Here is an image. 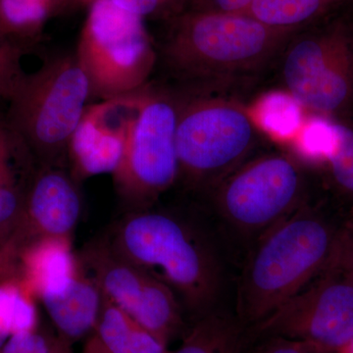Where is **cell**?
Listing matches in <instances>:
<instances>
[{"label":"cell","mask_w":353,"mask_h":353,"mask_svg":"<svg viewBox=\"0 0 353 353\" xmlns=\"http://www.w3.org/2000/svg\"><path fill=\"white\" fill-rule=\"evenodd\" d=\"M105 236L118 254L168 285L194 321L221 312L236 263L206 214L127 211Z\"/></svg>","instance_id":"1"},{"label":"cell","mask_w":353,"mask_h":353,"mask_svg":"<svg viewBox=\"0 0 353 353\" xmlns=\"http://www.w3.org/2000/svg\"><path fill=\"white\" fill-rule=\"evenodd\" d=\"M343 226L309 201L253 243L234 283V312L252 330L324 271Z\"/></svg>","instance_id":"2"},{"label":"cell","mask_w":353,"mask_h":353,"mask_svg":"<svg viewBox=\"0 0 353 353\" xmlns=\"http://www.w3.org/2000/svg\"><path fill=\"white\" fill-rule=\"evenodd\" d=\"M303 160L285 153L248 159L209 196L208 219L234 262L262 234L310 201Z\"/></svg>","instance_id":"3"},{"label":"cell","mask_w":353,"mask_h":353,"mask_svg":"<svg viewBox=\"0 0 353 353\" xmlns=\"http://www.w3.org/2000/svg\"><path fill=\"white\" fill-rule=\"evenodd\" d=\"M90 99V82L75 53L60 54L26 74L2 121L39 167H66L70 141Z\"/></svg>","instance_id":"4"},{"label":"cell","mask_w":353,"mask_h":353,"mask_svg":"<svg viewBox=\"0 0 353 353\" xmlns=\"http://www.w3.org/2000/svg\"><path fill=\"white\" fill-rule=\"evenodd\" d=\"M294 31L270 27L245 14L192 10L176 20L164 57L187 78L239 75L268 61Z\"/></svg>","instance_id":"5"},{"label":"cell","mask_w":353,"mask_h":353,"mask_svg":"<svg viewBox=\"0 0 353 353\" xmlns=\"http://www.w3.org/2000/svg\"><path fill=\"white\" fill-rule=\"evenodd\" d=\"M256 132L250 111L236 102L196 99L179 106V180L208 192L248 159Z\"/></svg>","instance_id":"6"},{"label":"cell","mask_w":353,"mask_h":353,"mask_svg":"<svg viewBox=\"0 0 353 353\" xmlns=\"http://www.w3.org/2000/svg\"><path fill=\"white\" fill-rule=\"evenodd\" d=\"M75 55L92 97L102 101L143 88L157 59L143 18L112 0H95L88 7Z\"/></svg>","instance_id":"7"},{"label":"cell","mask_w":353,"mask_h":353,"mask_svg":"<svg viewBox=\"0 0 353 353\" xmlns=\"http://www.w3.org/2000/svg\"><path fill=\"white\" fill-rule=\"evenodd\" d=\"M178 111L170 97L139 90L124 154L112 175L127 211L152 208L179 180Z\"/></svg>","instance_id":"8"},{"label":"cell","mask_w":353,"mask_h":353,"mask_svg":"<svg viewBox=\"0 0 353 353\" xmlns=\"http://www.w3.org/2000/svg\"><path fill=\"white\" fill-rule=\"evenodd\" d=\"M78 257L102 296L160 340L169 345L182 331L185 312L173 290L118 254L105 236L87 243Z\"/></svg>","instance_id":"9"},{"label":"cell","mask_w":353,"mask_h":353,"mask_svg":"<svg viewBox=\"0 0 353 353\" xmlns=\"http://www.w3.org/2000/svg\"><path fill=\"white\" fill-rule=\"evenodd\" d=\"M283 79L304 108L338 115L353 103V37L345 23L297 39L287 51Z\"/></svg>","instance_id":"10"},{"label":"cell","mask_w":353,"mask_h":353,"mask_svg":"<svg viewBox=\"0 0 353 353\" xmlns=\"http://www.w3.org/2000/svg\"><path fill=\"white\" fill-rule=\"evenodd\" d=\"M256 338L303 341L321 353H334L353 338V281L323 271L261 324Z\"/></svg>","instance_id":"11"},{"label":"cell","mask_w":353,"mask_h":353,"mask_svg":"<svg viewBox=\"0 0 353 353\" xmlns=\"http://www.w3.org/2000/svg\"><path fill=\"white\" fill-rule=\"evenodd\" d=\"M139 94V90L88 105L69 145V170L77 182L113 175L124 154Z\"/></svg>","instance_id":"12"},{"label":"cell","mask_w":353,"mask_h":353,"mask_svg":"<svg viewBox=\"0 0 353 353\" xmlns=\"http://www.w3.org/2000/svg\"><path fill=\"white\" fill-rule=\"evenodd\" d=\"M32 243L72 240L82 213L78 182L64 166H41L25 202Z\"/></svg>","instance_id":"13"},{"label":"cell","mask_w":353,"mask_h":353,"mask_svg":"<svg viewBox=\"0 0 353 353\" xmlns=\"http://www.w3.org/2000/svg\"><path fill=\"white\" fill-rule=\"evenodd\" d=\"M54 324L58 336L70 343L94 333L102 306L101 290L80 269L61 290L39 297Z\"/></svg>","instance_id":"14"},{"label":"cell","mask_w":353,"mask_h":353,"mask_svg":"<svg viewBox=\"0 0 353 353\" xmlns=\"http://www.w3.org/2000/svg\"><path fill=\"white\" fill-rule=\"evenodd\" d=\"M28 273L32 289L39 297L61 290L80 269L78 253L69 239H48L30 246Z\"/></svg>","instance_id":"15"},{"label":"cell","mask_w":353,"mask_h":353,"mask_svg":"<svg viewBox=\"0 0 353 353\" xmlns=\"http://www.w3.org/2000/svg\"><path fill=\"white\" fill-rule=\"evenodd\" d=\"M94 334L106 353H171L168 345L102 296Z\"/></svg>","instance_id":"16"},{"label":"cell","mask_w":353,"mask_h":353,"mask_svg":"<svg viewBox=\"0 0 353 353\" xmlns=\"http://www.w3.org/2000/svg\"><path fill=\"white\" fill-rule=\"evenodd\" d=\"M303 106L288 92L262 95L250 111L253 122L277 141L290 143L303 126Z\"/></svg>","instance_id":"17"},{"label":"cell","mask_w":353,"mask_h":353,"mask_svg":"<svg viewBox=\"0 0 353 353\" xmlns=\"http://www.w3.org/2000/svg\"><path fill=\"white\" fill-rule=\"evenodd\" d=\"M243 338L236 318L221 311L194 321L182 345L171 353H238Z\"/></svg>","instance_id":"18"},{"label":"cell","mask_w":353,"mask_h":353,"mask_svg":"<svg viewBox=\"0 0 353 353\" xmlns=\"http://www.w3.org/2000/svg\"><path fill=\"white\" fill-rule=\"evenodd\" d=\"M343 0H253L245 15L279 29L297 30Z\"/></svg>","instance_id":"19"},{"label":"cell","mask_w":353,"mask_h":353,"mask_svg":"<svg viewBox=\"0 0 353 353\" xmlns=\"http://www.w3.org/2000/svg\"><path fill=\"white\" fill-rule=\"evenodd\" d=\"M65 0H0V15L8 39L36 36Z\"/></svg>","instance_id":"20"},{"label":"cell","mask_w":353,"mask_h":353,"mask_svg":"<svg viewBox=\"0 0 353 353\" xmlns=\"http://www.w3.org/2000/svg\"><path fill=\"white\" fill-rule=\"evenodd\" d=\"M336 141L333 121L325 117L305 118L290 145L299 159L308 164H325Z\"/></svg>","instance_id":"21"},{"label":"cell","mask_w":353,"mask_h":353,"mask_svg":"<svg viewBox=\"0 0 353 353\" xmlns=\"http://www.w3.org/2000/svg\"><path fill=\"white\" fill-rule=\"evenodd\" d=\"M334 128L336 141L324 165L336 188L353 197V128L340 122Z\"/></svg>","instance_id":"22"},{"label":"cell","mask_w":353,"mask_h":353,"mask_svg":"<svg viewBox=\"0 0 353 353\" xmlns=\"http://www.w3.org/2000/svg\"><path fill=\"white\" fill-rule=\"evenodd\" d=\"M15 145L12 134L0 120V225L16 217L22 205L9 166L11 150Z\"/></svg>","instance_id":"23"},{"label":"cell","mask_w":353,"mask_h":353,"mask_svg":"<svg viewBox=\"0 0 353 353\" xmlns=\"http://www.w3.org/2000/svg\"><path fill=\"white\" fill-rule=\"evenodd\" d=\"M22 48L0 39V102L10 101L26 73L22 68Z\"/></svg>","instance_id":"24"},{"label":"cell","mask_w":353,"mask_h":353,"mask_svg":"<svg viewBox=\"0 0 353 353\" xmlns=\"http://www.w3.org/2000/svg\"><path fill=\"white\" fill-rule=\"evenodd\" d=\"M324 271H333L353 281V224L341 228Z\"/></svg>","instance_id":"25"},{"label":"cell","mask_w":353,"mask_h":353,"mask_svg":"<svg viewBox=\"0 0 353 353\" xmlns=\"http://www.w3.org/2000/svg\"><path fill=\"white\" fill-rule=\"evenodd\" d=\"M54 338L36 331L15 334L6 341L0 353H50Z\"/></svg>","instance_id":"26"},{"label":"cell","mask_w":353,"mask_h":353,"mask_svg":"<svg viewBox=\"0 0 353 353\" xmlns=\"http://www.w3.org/2000/svg\"><path fill=\"white\" fill-rule=\"evenodd\" d=\"M114 4L141 18L166 15L178 10L183 0H112Z\"/></svg>","instance_id":"27"},{"label":"cell","mask_w":353,"mask_h":353,"mask_svg":"<svg viewBox=\"0 0 353 353\" xmlns=\"http://www.w3.org/2000/svg\"><path fill=\"white\" fill-rule=\"evenodd\" d=\"M18 288L0 285V350L13 334L14 301Z\"/></svg>","instance_id":"28"},{"label":"cell","mask_w":353,"mask_h":353,"mask_svg":"<svg viewBox=\"0 0 353 353\" xmlns=\"http://www.w3.org/2000/svg\"><path fill=\"white\" fill-rule=\"evenodd\" d=\"M253 0H192V10L201 12L241 14Z\"/></svg>","instance_id":"29"},{"label":"cell","mask_w":353,"mask_h":353,"mask_svg":"<svg viewBox=\"0 0 353 353\" xmlns=\"http://www.w3.org/2000/svg\"><path fill=\"white\" fill-rule=\"evenodd\" d=\"M71 345L72 343L64 340L61 336H55L51 345L50 353H72Z\"/></svg>","instance_id":"30"},{"label":"cell","mask_w":353,"mask_h":353,"mask_svg":"<svg viewBox=\"0 0 353 353\" xmlns=\"http://www.w3.org/2000/svg\"><path fill=\"white\" fill-rule=\"evenodd\" d=\"M83 353H106L103 347H101L99 341H97V336L94 334H90V338L83 347Z\"/></svg>","instance_id":"31"},{"label":"cell","mask_w":353,"mask_h":353,"mask_svg":"<svg viewBox=\"0 0 353 353\" xmlns=\"http://www.w3.org/2000/svg\"><path fill=\"white\" fill-rule=\"evenodd\" d=\"M94 1L95 0H65V6H76L90 7Z\"/></svg>","instance_id":"32"},{"label":"cell","mask_w":353,"mask_h":353,"mask_svg":"<svg viewBox=\"0 0 353 353\" xmlns=\"http://www.w3.org/2000/svg\"><path fill=\"white\" fill-rule=\"evenodd\" d=\"M334 353H353V338L347 343H345L343 347L340 348L338 352Z\"/></svg>","instance_id":"33"},{"label":"cell","mask_w":353,"mask_h":353,"mask_svg":"<svg viewBox=\"0 0 353 353\" xmlns=\"http://www.w3.org/2000/svg\"><path fill=\"white\" fill-rule=\"evenodd\" d=\"M0 39L10 41L7 36L6 27H4L3 21H2L1 15H0Z\"/></svg>","instance_id":"34"}]
</instances>
